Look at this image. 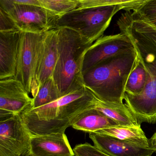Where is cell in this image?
I'll use <instances>...</instances> for the list:
<instances>
[{"label": "cell", "mask_w": 156, "mask_h": 156, "mask_svg": "<svg viewBox=\"0 0 156 156\" xmlns=\"http://www.w3.org/2000/svg\"><path fill=\"white\" fill-rule=\"evenodd\" d=\"M120 32L132 41L137 55L147 74L144 91L138 95L125 93V105L140 125L156 123V27L138 12L128 11L117 22Z\"/></svg>", "instance_id": "1"}, {"label": "cell", "mask_w": 156, "mask_h": 156, "mask_svg": "<svg viewBox=\"0 0 156 156\" xmlns=\"http://www.w3.org/2000/svg\"><path fill=\"white\" fill-rule=\"evenodd\" d=\"M137 60L135 49L105 59L83 73V84L103 102L126 108V84Z\"/></svg>", "instance_id": "2"}, {"label": "cell", "mask_w": 156, "mask_h": 156, "mask_svg": "<svg viewBox=\"0 0 156 156\" xmlns=\"http://www.w3.org/2000/svg\"><path fill=\"white\" fill-rule=\"evenodd\" d=\"M56 29L58 55L53 78L63 96L83 87L84 56L93 43L73 30L66 28Z\"/></svg>", "instance_id": "3"}, {"label": "cell", "mask_w": 156, "mask_h": 156, "mask_svg": "<svg viewBox=\"0 0 156 156\" xmlns=\"http://www.w3.org/2000/svg\"><path fill=\"white\" fill-rule=\"evenodd\" d=\"M144 0H115L114 3L96 8L76 9L61 17L55 29L66 28L77 32L92 43L103 36L113 16L119 11H133Z\"/></svg>", "instance_id": "4"}, {"label": "cell", "mask_w": 156, "mask_h": 156, "mask_svg": "<svg viewBox=\"0 0 156 156\" xmlns=\"http://www.w3.org/2000/svg\"><path fill=\"white\" fill-rule=\"evenodd\" d=\"M95 98L84 86L48 105L33 109L27 108L23 112L44 121L71 119L91 107Z\"/></svg>", "instance_id": "5"}, {"label": "cell", "mask_w": 156, "mask_h": 156, "mask_svg": "<svg viewBox=\"0 0 156 156\" xmlns=\"http://www.w3.org/2000/svg\"><path fill=\"white\" fill-rule=\"evenodd\" d=\"M0 8L23 32L41 34L55 29L58 18L42 7L17 4L12 0H0Z\"/></svg>", "instance_id": "6"}, {"label": "cell", "mask_w": 156, "mask_h": 156, "mask_svg": "<svg viewBox=\"0 0 156 156\" xmlns=\"http://www.w3.org/2000/svg\"><path fill=\"white\" fill-rule=\"evenodd\" d=\"M45 33H22L14 78L23 84L29 94L31 92Z\"/></svg>", "instance_id": "7"}, {"label": "cell", "mask_w": 156, "mask_h": 156, "mask_svg": "<svg viewBox=\"0 0 156 156\" xmlns=\"http://www.w3.org/2000/svg\"><path fill=\"white\" fill-rule=\"evenodd\" d=\"M32 135L19 115L0 120V156H28Z\"/></svg>", "instance_id": "8"}, {"label": "cell", "mask_w": 156, "mask_h": 156, "mask_svg": "<svg viewBox=\"0 0 156 156\" xmlns=\"http://www.w3.org/2000/svg\"><path fill=\"white\" fill-rule=\"evenodd\" d=\"M135 50L129 37L122 32L102 36L87 51L83 61L82 73L112 56Z\"/></svg>", "instance_id": "9"}, {"label": "cell", "mask_w": 156, "mask_h": 156, "mask_svg": "<svg viewBox=\"0 0 156 156\" xmlns=\"http://www.w3.org/2000/svg\"><path fill=\"white\" fill-rule=\"evenodd\" d=\"M33 98L15 78L0 81V119L19 115L32 105Z\"/></svg>", "instance_id": "10"}, {"label": "cell", "mask_w": 156, "mask_h": 156, "mask_svg": "<svg viewBox=\"0 0 156 156\" xmlns=\"http://www.w3.org/2000/svg\"><path fill=\"white\" fill-rule=\"evenodd\" d=\"M57 42V29L46 32L32 87L33 98L36 96L42 84L53 77L58 59Z\"/></svg>", "instance_id": "11"}, {"label": "cell", "mask_w": 156, "mask_h": 156, "mask_svg": "<svg viewBox=\"0 0 156 156\" xmlns=\"http://www.w3.org/2000/svg\"><path fill=\"white\" fill-rule=\"evenodd\" d=\"M22 32H0V81L16 75Z\"/></svg>", "instance_id": "12"}, {"label": "cell", "mask_w": 156, "mask_h": 156, "mask_svg": "<svg viewBox=\"0 0 156 156\" xmlns=\"http://www.w3.org/2000/svg\"><path fill=\"white\" fill-rule=\"evenodd\" d=\"M30 147L31 156H75L65 133L32 136Z\"/></svg>", "instance_id": "13"}, {"label": "cell", "mask_w": 156, "mask_h": 156, "mask_svg": "<svg viewBox=\"0 0 156 156\" xmlns=\"http://www.w3.org/2000/svg\"><path fill=\"white\" fill-rule=\"evenodd\" d=\"M89 134L94 146L110 156H151L155 152L150 148L140 147L109 136Z\"/></svg>", "instance_id": "14"}, {"label": "cell", "mask_w": 156, "mask_h": 156, "mask_svg": "<svg viewBox=\"0 0 156 156\" xmlns=\"http://www.w3.org/2000/svg\"><path fill=\"white\" fill-rule=\"evenodd\" d=\"M118 126L115 121L91 106L71 119L73 128L89 133Z\"/></svg>", "instance_id": "15"}, {"label": "cell", "mask_w": 156, "mask_h": 156, "mask_svg": "<svg viewBox=\"0 0 156 156\" xmlns=\"http://www.w3.org/2000/svg\"><path fill=\"white\" fill-rule=\"evenodd\" d=\"M20 115L32 136L65 133L66 129L71 126V119L44 121L39 120L25 112H22Z\"/></svg>", "instance_id": "16"}, {"label": "cell", "mask_w": 156, "mask_h": 156, "mask_svg": "<svg viewBox=\"0 0 156 156\" xmlns=\"http://www.w3.org/2000/svg\"><path fill=\"white\" fill-rule=\"evenodd\" d=\"M93 133L109 136L140 147L149 148L148 139L140 126H119L105 129Z\"/></svg>", "instance_id": "17"}, {"label": "cell", "mask_w": 156, "mask_h": 156, "mask_svg": "<svg viewBox=\"0 0 156 156\" xmlns=\"http://www.w3.org/2000/svg\"><path fill=\"white\" fill-rule=\"evenodd\" d=\"M91 107L103 113L105 115L123 126L140 127L137 120L127 108H122L107 104L96 97Z\"/></svg>", "instance_id": "18"}, {"label": "cell", "mask_w": 156, "mask_h": 156, "mask_svg": "<svg viewBox=\"0 0 156 156\" xmlns=\"http://www.w3.org/2000/svg\"><path fill=\"white\" fill-rule=\"evenodd\" d=\"M147 82V74L142 63L138 59L136 66L129 74L126 85L125 93L136 96L144 91Z\"/></svg>", "instance_id": "19"}, {"label": "cell", "mask_w": 156, "mask_h": 156, "mask_svg": "<svg viewBox=\"0 0 156 156\" xmlns=\"http://www.w3.org/2000/svg\"><path fill=\"white\" fill-rule=\"evenodd\" d=\"M62 97L53 78L51 77L40 87L36 96L34 98H32V105L27 108L33 109L43 106Z\"/></svg>", "instance_id": "20"}, {"label": "cell", "mask_w": 156, "mask_h": 156, "mask_svg": "<svg viewBox=\"0 0 156 156\" xmlns=\"http://www.w3.org/2000/svg\"><path fill=\"white\" fill-rule=\"evenodd\" d=\"M41 6L56 17H61L78 8L79 0H40Z\"/></svg>", "instance_id": "21"}, {"label": "cell", "mask_w": 156, "mask_h": 156, "mask_svg": "<svg viewBox=\"0 0 156 156\" xmlns=\"http://www.w3.org/2000/svg\"><path fill=\"white\" fill-rule=\"evenodd\" d=\"M153 26L156 27V0H144L134 10Z\"/></svg>", "instance_id": "22"}, {"label": "cell", "mask_w": 156, "mask_h": 156, "mask_svg": "<svg viewBox=\"0 0 156 156\" xmlns=\"http://www.w3.org/2000/svg\"><path fill=\"white\" fill-rule=\"evenodd\" d=\"M73 150L75 156H110L88 143L77 145Z\"/></svg>", "instance_id": "23"}, {"label": "cell", "mask_w": 156, "mask_h": 156, "mask_svg": "<svg viewBox=\"0 0 156 156\" xmlns=\"http://www.w3.org/2000/svg\"><path fill=\"white\" fill-rule=\"evenodd\" d=\"M20 31L9 15L0 8V32Z\"/></svg>", "instance_id": "24"}, {"label": "cell", "mask_w": 156, "mask_h": 156, "mask_svg": "<svg viewBox=\"0 0 156 156\" xmlns=\"http://www.w3.org/2000/svg\"><path fill=\"white\" fill-rule=\"evenodd\" d=\"M115 0H79L77 9L96 8L114 3Z\"/></svg>", "instance_id": "25"}, {"label": "cell", "mask_w": 156, "mask_h": 156, "mask_svg": "<svg viewBox=\"0 0 156 156\" xmlns=\"http://www.w3.org/2000/svg\"><path fill=\"white\" fill-rule=\"evenodd\" d=\"M12 1L13 2L17 4L41 7L40 0H12Z\"/></svg>", "instance_id": "26"}, {"label": "cell", "mask_w": 156, "mask_h": 156, "mask_svg": "<svg viewBox=\"0 0 156 156\" xmlns=\"http://www.w3.org/2000/svg\"><path fill=\"white\" fill-rule=\"evenodd\" d=\"M149 147L156 152V133H155L150 139H148Z\"/></svg>", "instance_id": "27"}, {"label": "cell", "mask_w": 156, "mask_h": 156, "mask_svg": "<svg viewBox=\"0 0 156 156\" xmlns=\"http://www.w3.org/2000/svg\"><path fill=\"white\" fill-rule=\"evenodd\" d=\"M31 156L30 154V155H29V156Z\"/></svg>", "instance_id": "28"}]
</instances>
